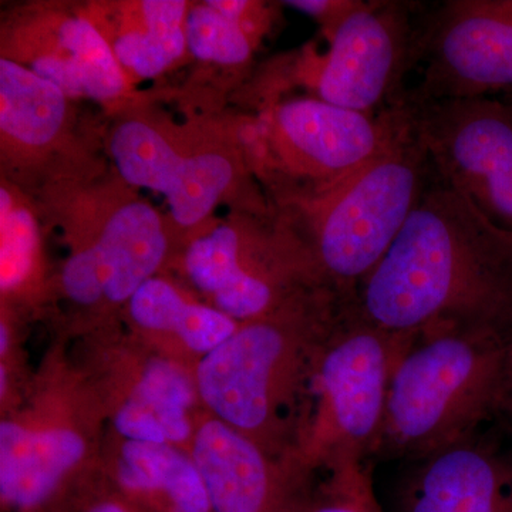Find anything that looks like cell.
I'll return each mask as SVG.
<instances>
[{"label": "cell", "instance_id": "603a6c76", "mask_svg": "<svg viewBox=\"0 0 512 512\" xmlns=\"http://www.w3.org/2000/svg\"><path fill=\"white\" fill-rule=\"evenodd\" d=\"M40 222L29 200L3 178L0 188V286L16 291L35 268L40 251Z\"/></svg>", "mask_w": 512, "mask_h": 512}, {"label": "cell", "instance_id": "5b68a950", "mask_svg": "<svg viewBox=\"0 0 512 512\" xmlns=\"http://www.w3.org/2000/svg\"><path fill=\"white\" fill-rule=\"evenodd\" d=\"M345 303L333 289H320L239 326L202 356L197 387L204 403L247 436L274 433L281 407L303 386L313 352Z\"/></svg>", "mask_w": 512, "mask_h": 512}, {"label": "cell", "instance_id": "277c9868", "mask_svg": "<svg viewBox=\"0 0 512 512\" xmlns=\"http://www.w3.org/2000/svg\"><path fill=\"white\" fill-rule=\"evenodd\" d=\"M404 114V104L366 114L311 96L272 100L237 136L275 212L295 211L339 190L375 160Z\"/></svg>", "mask_w": 512, "mask_h": 512}, {"label": "cell", "instance_id": "5bb4252c", "mask_svg": "<svg viewBox=\"0 0 512 512\" xmlns=\"http://www.w3.org/2000/svg\"><path fill=\"white\" fill-rule=\"evenodd\" d=\"M212 512H289L292 495L261 446L221 420L202 424L192 444Z\"/></svg>", "mask_w": 512, "mask_h": 512}, {"label": "cell", "instance_id": "8fae6325", "mask_svg": "<svg viewBox=\"0 0 512 512\" xmlns=\"http://www.w3.org/2000/svg\"><path fill=\"white\" fill-rule=\"evenodd\" d=\"M2 57L55 84L70 100H120L131 86L86 10L29 6L3 28Z\"/></svg>", "mask_w": 512, "mask_h": 512}, {"label": "cell", "instance_id": "f1b7e54d", "mask_svg": "<svg viewBox=\"0 0 512 512\" xmlns=\"http://www.w3.org/2000/svg\"><path fill=\"white\" fill-rule=\"evenodd\" d=\"M5 369L2 367V393H5Z\"/></svg>", "mask_w": 512, "mask_h": 512}, {"label": "cell", "instance_id": "7a4b0ae2", "mask_svg": "<svg viewBox=\"0 0 512 512\" xmlns=\"http://www.w3.org/2000/svg\"><path fill=\"white\" fill-rule=\"evenodd\" d=\"M511 338L439 325L421 330L397 359L373 458L421 460L500 416Z\"/></svg>", "mask_w": 512, "mask_h": 512}, {"label": "cell", "instance_id": "9c48e42d", "mask_svg": "<svg viewBox=\"0 0 512 512\" xmlns=\"http://www.w3.org/2000/svg\"><path fill=\"white\" fill-rule=\"evenodd\" d=\"M406 103L437 177L512 232V104L498 97Z\"/></svg>", "mask_w": 512, "mask_h": 512}, {"label": "cell", "instance_id": "8992f818", "mask_svg": "<svg viewBox=\"0 0 512 512\" xmlns=\"http://www.w3.org/2000/svg\"><path fill=\"white\" fill-rule=\"evenodd\" d=\"M109 148L120 180L163 195L168 222L183 231L207 227L227 201L235 204V211L275 215L235 131L222 140L168 121L130 116L114 126Z\"/></svg>", "mask_w": 512, "mask_h": 512}, {"label": "cell", "instance_id": "30bf717a", "mask_svg": "<svg viewBox=\"0 0 512 512\" xmlns=\"http://www.w3.org/2000/svg\"><path fill=\"white\" fill-rule=\"evenodd\" d=\"M419 66L409 103L512 92V0H446L421 13Z\"/></svg>", "mask_w": 512, "mask_h": 512}, {"label": "cell", "instance_id": "d6986e66", "mask_svg": "<svg viewBox=\"0 0 512 512\" xmlns=\"http://www.w3.org/2000/svg\"><path fill=\"white\" fill-rule=\"evenodd\" d=\"M192 402L194 387L184 370L170 360H153L117 412L114 426L127 441L183 443L191 433Z\"/></svg>", "mask_w": 512, "mask_h": 512}, {"label": "cell", "instance_id": "7402d4cb", "mask_svg": "<svg viewBox=\"0 0 512 512\" xmlns=\"http://www.w3.org/2000/svg\"><path fill=\"white\" fill-rule=\"evenodd\" d=\"M265 35L228 18L210 0L190 5L185 18L187 52L198 62L224 69H245Z\"/></svg>", "mask_w": 512, "mask_h": 512}, {"label": "cell", "instance_id": "44dd1931", "mask_svg": "<svg viewBox=\"0 0 512 512\" xmlns=\"http://www.w3.org/2000/svg\"><path fill=\"white\" fill-rule=\"evenodd\" d=\"M117 477L131 493L163 495L171 512H212L194 461L171 444L127 441L121 448Z\"/></svg>", "mask_w": 512, "mask_h": 512}, {"label": "cell", "instance_id": "ffe728a7", "mask_svg": "<svg viewBox=\"0 0 512 512\" xmlns=\"http://www.w3.org/2000/svg\"><path fill=\"white\" fill-rule=\"evenodd\" d=\"M128 313L140 328L171 333L192 352H211L239 328L237 320L185 298L165 279L151 278L128 302Z\"/></svg>", "mask_w": 512, "mask_h": 512}, {"label": "cell", "instance_id": "52a82bcc", "mask_svg": "<svg viewBox=\"0 0 512 512\" xmlns=\"http://www.w3.org/2000/svg\"><path fill=\"white\" fill-rule=\"evenodd\" d=\"M412 336L379 328L355 301L346 303L306 373L312 406L299 448L302 467L315 470L340 458L372 461L393 369Z\"/></svg>", "mask_w": 512, "mask_h": 512}, {"label": "cell", "instance_id": "6da1fadb", "mask_svg": "<svg viewBox=\"0 0 512 512\" xmlns=\"http://www.w3.org/2000/svg\"><path fill=\"white\" fill-rule=\"evenodd\" d=\"M356 305L373 325L403 335L461 325L512 338V232L436 174Z\"/></svg>", "mask_w": 512, "mask_h": 512}, {"label": "cell", "instance_id": "ba28073f", "mask_svg": "<svg viewBox=\"0 0 512 512\" xmlns=\"http://www.w3.org/2000/svg\"><path fill=\"white\" fill-rule=\"evenodd\" d=\"M420 3L372 0L329 40L325 55L296 63L311 97L366 114L404 104L406 77L419 66Z\"/></svg>", "mask_w": 512, "mask_h": 512}, {"label": "cell", "instance_id": "83f0119b", "mask_svg": "<svg viewBox=\"0 0 512 512\" xmlns=\"http://www.w3.org/2000/svg\"><path fill=\"white\" fill-rule=\"evenodd\" d=\"M0 342H2V345H0V350H2V353H5L6 349H8L9 343L8 328H6L5 325H2V328H0Z\"/></svg>", "mask_w": 512, "mask_h": 512}, {"label": "cell", "instance_id": "ac0fdd59", "mask_svg": "<svg viewBox=\"0 0 512 512\" xmlns=\"http://www.w3.org/2000/svg\"><path fill=\"white\" fill-rule=\"evenodd\" d=\"M86 453L79 433L66 427L32 430L0 424V497L19 511L40 507Z\"/></svg>", "mask_w": 512, "mask_h": 512}, {"label": "cell", "instance_id": "cb8c5ba5", "mask_svg": "<svg viewBox=\"0 0 512 512\" xmlns=\"http://www.w3.org/2000/svg\"><path fill=\"white\" fill-rule=\"evenodd\" d=\"M370 461L340 458L322 466L323 478L311 500L293 501L289 512H383L372 483Z\"/></svg>", "mask_w": 512, "mask_h": 512}, {"label": "cell", "instance_id": "f546056e", "mask_svg": "<svg viewBox=\"0 0 512 512\" xmlns=\"http://www.w3.org/2000/svg\"><path fill=\"white\" fill-rule=\"evenodd\" d=\"M505 96L507 97H504V99L510 101V103L512 104V92L505 94Z\"/></svg>", "mask_w": 512, "mask_h": 512}, {"label": "cell", "instance_id": "3957f363", "mask_svg": "<svg viewBox=\"0 0 512 512\" xmlns=\"http://www.w3.org/2000/svg\"><path fill=\"white\" fill-rule=\"evenodd\" d=\"M404 120L382 153L316 204L276 212L301 239L330 288L349 301L382 261L436 178L429 154Z\"/></svg>", "mask_w": 512, "mask_h": 512}, {"label": "cell", "instance_id": "484cf974", "mask_svg": "<svg viewBox=\"0 0 512 512\" xmlns=\"http://www.w3.org/2000/svg\"><path fill=\"white\" fill-rule=\"evenodd\" d=\"M500 416L512 421V338L508 342L507 359H505L503 396H501Z\"/></svg>", "mask_w": 512, "mask_h": 512}, {"label": "cell", "instance_id": "9a60e30c", "mask_svg": "<svg viewBox=\"0 0 512 512\" xmlns=\"http://www.w3.org/2000/svg\"><path fill=\"white\" fill-rule=\"evenodd\" d=\"M188 8L184 0H138L93 6L86 13L131 84L160 77L187 55Z\"/></svg>", "mask_w": 512, "mask_h": 512}, {"label": "cell", "instance_id": "7c38bea8", "mask_svg": "<svg viewBox=\"0 0 512 512\" xmlns=\"http://www.w3.org/2000/svg\"><path fill=\"white\" fill-rule=\"evenodd\" d=\"M64 224L82 235L73 252L96 266L110 303L130 302L167 255L170 222L126 183L80 195Z\"/></svg>", "mask_w": 512, "mask_h": 512}, {"label": "cell", "instance_id": "4fadbf2b", "mask_svg": "<svg viewBox=\"0 0 512 512\" xmlns=\"http://www.w3.org/2000/svg\"><path fill=\"white\" fill-rule=\"evenodd\" d=\"M484 429L412 461L396 512H512V448Z\"/></svg>", "mask_w": 512, "mask_h": 512}, {"label": "cell", "instance_id": "d4e9b609", "mask_svg": "<svg viewBox=\"0 0 512 512\" xmlns=\"http://www.w3.org/2000/svg\"><path fill=\"white\" fill-rule=\"evenodd\" d=\"M365 3V0H288L282 5L315 19L329 42L343 23L362 9Z\"/></svg>", "mask_w": 512, "mask_h": 512}, {"label": "cell", "instance_id": "4316f807", "mask_svg": "<svg viewBox=\"0 0 512 512\" xmlns=\"http://www.w3.org/2000/svg\"><path fill=\"white\" fill-rule=\"evenodd\" d=\"M86 512H130L127 510L124 505L119 503H114V501H104V503H99L93 505L92 508H89Z\"/></svg>", "mask_w": 512, "mask_h": 512}, {"label": "cell", "instance_id": "2e32d148", "mask_svg": "<svg viewBox=\"0 0 512 512\" xmlns=\"http://www.w3.org/2000/svg\"><path fill=\"white\" fill-rule=\"evenodd\" d=\"M70 100L22 64L0 59L3 163H40L63 146L72 123Z\"/></svg>", "mask_w": 512, "mask_h": 512}, {"label": "cell", "instance_id": "e0dca14e", "mask_svg": "<svg viewBox=\"0 0 512 512\" xmlns=\"http://www.w3.org/2000/svg\"><path fill=\"white\" fill-rule=\"evenodd\" d=\"M184 268L191 284L211 299L212 308L237 322L266 318L292 303L242 269L239 211L211 222L192 237L185 251Z\"/></svg>", "mask_w": 512, "mask_h": 512}]
</instances>
